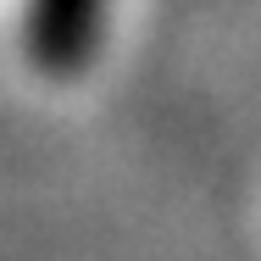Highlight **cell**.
Instances as JSON below:
<instances>
[{"instance_id":"obj_1","label":"cell","mask_w":261,"mask_h":261,"mask_svg":"<svg viewBox=\"0 0 261 261\" xmlns=\"http://www.w3.org/2000/svg\"><path fill=\"white\" fill-rule=\"evenodd\" d=\"M106 34V0H28L22 50L45 78H78Z\"/></svg>"}]
</instances>
